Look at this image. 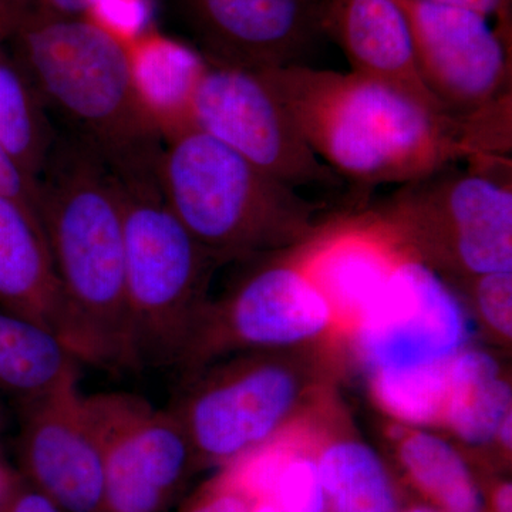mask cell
<instances>
[{
	"label": "cell",
	"mask_w": 512,
	"mask_h": 512,
	"mask_svg": "<svg viewBox=\"0 0 512 512\" xmlns=\"http://www.w3.org/2000/svg\"><path fill=\"white\" fill-rule=\"evenodd\" d=\"M114 174L123 211L127 306L137 369H178L210 302L208 284L220 261L171 210L156 167Z\"/></svg>",
	"instance_id": "cell-5"
},
{
	"label": "cell",
	"mask_w": 512,
	"mask_h": 512,
	"mask_svg": "<svg viewBox=\"0 0 512 512\" xmlns=\"http://www.w3.org/2000/svg\"><path fill=\"white\" fill-rule=\"evenodd\" d=\"M510 160L448 165L366 210L406 254L446 281L512 271Z\"/></svg>",
	"instance_id": "cell-6"
},
{
	"label": "cell",
	"mask_w": 512,
	"mask_h": 512,
	"mask_svg": "<svg viewBox=\"0 0 512 512\" xmlns=\"http://www.w3.org/2000/svg\"><path fill=\"white\" fill-rule=\"evenodd\" d=\"M0 43V147L30 177L39 178L56 134L28 74Z\"/></svg>",
	"instance_id": "cell-23"
},
{
	"label": "cell",
	"mask_w": 512,
	"mask_h": 512,
	"mask_svg": "<svg viewBox=\"0 0 512 512\" xmlns=\"http://www.w3.org/2000/svg\"><path fill=\"white\" fill-rule=\"evenodd\" d=\"M86 18L126 45L156 29L153 0H96Z\"/></svg>",
	"instance_id": "cell-27"
},
{
	"label": "cell",
	"mask_w": 512,
	"mask_h": 512,
	"mask_svg": "<svg viewBox=\"0 0 512 512\" xmlns=\"http://www.w3.org/2000/svg\"><path fill=\"white\" fill-rule=\"evenodd\" d=\"M0 512H63L26 481L9 480L0 494Z\"/></svg>",
	"instance_id": "cell-30"
},
{
	"label": "cell",
	"mask_w": 512,
	"mask_h": 512,
	"mask_svg": "<svg viewBox=\"0 0 512 512\" xmlns=\"http://www.w3.org/2000/svg\"><path fill=\"white\" fill-rule=\"evenodd\" d=\"M20 2H22V0H20Z\"/></svg>",
	"instance_id": "cell-39"
},
{
	"label": "cell",
	"mask_w": 512,
	"mask_h": 512,
	"mask_svg": "<svg viewBox=\"0 0 512 512\" xmlns=\"http://www.w3.org/2000/svg\"><path fill=\"white\" fill-rule=\"evenodd\" d=\"M510 413L512 387L497 357L484 349L461 350L451 360L443 427L467 446L484 447L494 443Z\"/></svg>",
	"instance_id": "cell-19"
},
{
	"label": "cell",
	"mask_w": 512,
	"mask_h": 512,
	"mask_svg": "<svg viewBox=\"0 0 512 512\" xmlns=\"http://www.w3.org/2000/svg\"><path fill=\"white\" fill-rule=\"evenodd\" d=\"M194 128L291 187H338L261 72L208 62L192 111Z\"/></svg>",
	"instance_id": "cell-10"
},
{
	"label": "cell",
	"mask_w": 512,
	"mask_h": 512,
	"mask_svg": "<svg viewBox=\"0 0 512 512\" xmlns=\"http://www.w3.org/2000/svg\"><path fill=\"white\" fill-rule=\"evenodd\" d=\"M0 309L39 323L86 362L35 212L0 197Z\"/></svg>",
	"instance_id": "cell-17"
},
{
	"label": "cell",
	"mask_w": 512,
	"mask_h": 512,
	"mask_svg": "<svg viewBox=\"0 0 512 512\" xmlns=\"http://www.w3.org/2000/svg\"><path fill=\"white\" fill-rule=\"evenodd\" d=\"M37 194V180L26 174L0 147V197L18 202L36 214Z\"/></svg>",
	"instance_id": "cell-29"
},
{
	"label": "cell",
	"mask_w": 512,
	"mask_h": 512,
	"mask_svg": "<svg viewBox=\"0 0 512 512\" xmlns=\"http://www.w3.org/2000/svg\"><path fill=\"white\" fill-rule=\"evenodd\" d=\"M443 5L458 6L480 13L487 19H495V30L505 42L512 39V0H430Z\"/></svg>",
	"instance_id": "cell-31"
},
{
	"label": "cell",
	"mask_w": 512,
	"mask_h": 512,
	"mask_svg": "<svg viewBox=\"0 0 512 512\" xmlns=\"http://www.w3.org/2000/svg\"><path fill=\"white\" fill-rule=\"evenodd\" d=\"M412 35L427 89L448 116H476L511 97V45L490 19L430 0H394Z\"/></svg>",
	"instance_id": "cell-12"
},
{
	"label": "cell",
	"mask_w": 512,
	"mask_h": 512,
	"mask_svg": "<svg viewBox=\"0 0 512 512\" xmlns=\"http://www.w3.org/2000/svg\"><path fill=\"white\" fill-rule=\"evenodd\" d=\"M42 225L86 363L138 372L131 340L119 181L99 153L56 138L37 178Z\"/></svg>",
	"instance_id": "cell-2"
},
{
	"label": "cell",
	"mask_w": 512,
	"mask_h": 512,
	"mask_svg": "<svg viewBox=\"0 0 512 512\" xmlns=\"http://www.w3.org/2000/svg\"><path fill=\"white\" fill-rule=\"evenodd\" d=\"M9 480L10 478L6 477L5 474L2 473V470H0V494L5 490L6 484L9 483Z\"/></svg>",
	"instance_id": "cell-38"
},
{
	"label": "cell",
	"mask_w": 512,
	"mask_h": 512,
	"mask_svg": "<svg viewBox=\"0 0 512 512\" xmlns=\"http://www.w3.org/2000/svg\"><path fill=\"white\" fill-rule=\"evenodd\" d=\"M407 476L443 512H483L484 500L467 461L450 441L417 427H393Z\"/></svg>",
	"instance_id": "cell-21"
},
{
	"label": "cell",
	"mask_w": 512,
	"mask_h": 512,
	"mask_svg": "<svg viewBox=\"0 0 512 512\" xmlns=\"http://www.w3.org/2000/svg\"><path fill=\"white\" fill-rule=\"evenodd\" d=\"M79 363L55 333L0 309V392L16 403L77 382Z\"/></svg>",
	"instance_id": "cell-20"
},
{
	"label": "cell",
	"mask_w": 512,
	"mask_h": 512,
	"mask_svg": "<svg viewBox=\"0 0 512 512\" xmlns=\"http://www.w3.org/2000/svg\"><path fill=\"white\" fill-rule=\"evenodd\" d=\"M18 409L26 483L63 512H104L103 458L77 382L20 402Z\"/></svg>",
	"instance_id": "cell-13"
},
{
	"label": "cell",
	"mask_w": 512,
	"mask_h": 512,
	"mask_svg": "<svg viewBox=\"0 0 512 512\" xmlns=\"http://www.w3.org/2000/svg\"><path fill=\"white\" fill-rule=\"evenodd\" d=\"M494 512H512V485L510 481L501 483L493 494Z\"/></svg>",
	"instance_id": "cell-34"
},
{
	"label": "cell",
	"mask_w": 512,
	"mask_h": 512,
	"mask_svg": "<svg viewBox=\"0 0 512 512\" xmlns=\"http://www.w3.org/2000/svg\"><path fill=\"white\" fill-rule=\"evenodd\" d=\"M271 503L276 512H326L316 456H311L305 446L286 461Z\"/></svg>",
	"instance_id": "cell-25"
},
{
	"label": "cell",
	"mask_w": 512,
	"mask_h": 512,
	"mask_svg": "<svg viewBox=\"0 0 512 512\" xmlns=\"http://www.w3.org/2000/svg\"><path fill=\"white\" fill-rule=\"evenodd\" d=\"M301 244L265 255L224 299L208 302L178 366L184 377L224 353L285 350L335 332L329 305L303 265Z\"/></svg>",
	"instance_id": "cell-8"
},
{
	"label": "cell",
	"mask_w": 512,
	"mask_h": 512,
	"mask_svg": "<svg viewBox=\"0 0 512 512\" xmlns=\"http://www.w3.org/2000/svg\"><path fill=\"white\" fill-rule=\"evenodd\" d=\"M8 37L12 56L70 136L114 171L156 167L163 138L134 94L126 43L92 19L50 15L26 0Z\"/></svg>",
	"instance_id": "cell-3"
},
{
	"label": "cell",
	"mask_w": 512,
	"mask_h": 512,
	"mask_svg": "<svg viewBox=\"0 0 512 512\" xmlns=\"http://www.w3.org/2000/svg\"><path fill=\"white\" fill-rule=\"evenodd\" d=\"M127 46L134 94L163 143L194 128L195 96L208 69L204 55L157 29Z\"/></svg>",
	"instance_id": "cell-18"
},
{
	"label": "cell",
	"mask_w": 512,
	"mask_h": 512,
	"mask_svg": "<svg viewBox=\"0 0 512 512\" xmlns=\"http://www.w3.org/2000/svg\"><path fill=\"white\" fill-rule=\"evenodd\" d=\"M466 289L471 305L485 329L498 340L512 339V271L456 279Z\"/></svg>",
	"instance_id": "cell-26"
},
{
	"label": "cell",
	"mask_w": 512,
	"mask_h": 512,
	"mask_svg": "<svg viewBox=\"0 0 512 512\" xmlns=\"http://www.w3.org/2000/svg\"><path fill=\"white\" fill-rule=\"evenodd\" d=\"M184 377L170 407L198 464H231L293 426L311 399V377L278 350H259Z\"/></svg>",
	"instance_id": "cell-7"
},
{
	"label": "cell",
	"mask_w": 512,
	"mask_h": 512,
	"mask_svg": "<svg viewBox=\"0 0 512 512\" xmlns=\"http://www.w3.org/2000/svg\"><path fill=\"white\" fill-rule=\"evenodd\" d=\"M156 175L171 210L220 262L296 247L323 205L191 128L164 141Z\"/></svg>",
	"instance_id": "cell-4"
},
{
	"label": "cell",
	"mask_w": 512,
	"mask_h": 512,
	"mask_svg": "<svg viewBox=\"0 0 512 512\" xmlns=\"http://www.w3.org/2000/svg\"><path fill=\"white\" fill-rule=\"evenodd\" d=\"M322 26L348 59L350 72L448 116L421 77L409 25L394 0H323Z\"/></svg>",
	"instance_id": "cell-16"
},
{
	"label": "cell",
	"mask_w": 512,
	"mask_h": 512,
	"mask_svg": "<svg viewBox=\"0 0 512 512\" xmlns=\"http://www.w3.org/2000/svg\"><path fill=\"white\" fill-rule=\"evenodd\" d=\"M210 63L252 72L305 66L325 40L323 0H178Z\"/></svg>",
	"instance_id": "cell-14"
},
{
	"label": "cell",
	"mask_w": 512,
	"mask_h": 512,
	"mask_svg": "<svg viewBox=\"0 0 512 512\" xmlns=\"http://www.w3.org/2000/svg\"><path fill=\"white\" fill-rule=\"evenodd\" d=\"M261 73L316 157L357 188L400 187L478 158L460 121L369 77L311 64Z\"/></svg>",
	"instance_id": "cell-1"
},
{
	"label": "cell",
	"mask_w": 512,
	"mask_h": 512,
	"mask_svg": "<svg viewBox=\"0 0 512 512\" xmlns=\"http://www.w3.org/2000/svg\"><path fill=\"white\" fill-rule=\"evenodd\" d=\"M259 503L228 470L192 495L180 512H254Z\"/></svg>",
	"instance_id": "cell-28"
},
{
	"label": "cell",
	"mask_w": 512,
	"mask_h": 512,
	"mask_svg": "<svg viewBox=\"0 0 512 512\" xmlns=\"http://www.w3.org/2000/svg\"><path fill=\"white\" fill-rule=\"evenodd\" d=\"M84 403L103 458L104 512L164 511L198 466L183 424L136 394Z\"/></svg>",
	"instance_id": "cell-9"
},
{
	"label": "cell",
	"mask_w": 512,
	"mask_h": 512,
	"mask_svg": "<svg viewBox=\"0 0 512 512\" xmlns=\"http://www.w3.org/2000/svg\"><path fill=\"white\" fill-rule=\"evenodd\" d=\"M350 340L367 372L441 365L468 348L470 320L456 292L404 252Z\"/></svg>",
	"instance_id": "cell-11"
},
{
	"label": "cell",
	"mask_w": 512,
	"mask_h": 512,
	"mask_svg": "<svg viewBox=\"0 0 512 512\" xmlns=\"http://www.w3.org/2000/svg\"><path fill=\"white\" fill-rule=\"evenodd\" d=\"M450 362L367 372L370 396L384 414L407 427L443 426Z\"/></svg>",
	"instance_id": "cell-24"
},
{
	"label": "cell",
	"mask_w": 512,
	"mask_h": 512,
	"mask_svg": "<svg viewBox=\"0 0 512 512\" xmlns=\"http://www.w3.org/2000/svg\"><path fill=\"white\" fill-rule=\"evenodd\" d=\"M403 512H443L439 508L431 507V505H412Z\"/></svg>",
	"instance_id": "cell-36"
},
{
	"label": "cell",
	"mask_w": 512,
	"mask_h": 512,
	"mask_svg": "<svg viewBox=\"0 0 512 512\" xmlns=\"http://www.w3.org/2000/svg\"><path fill=\"white\" fill-rule=\"evenodd\" d=\"M96 0H36L37 8L63 18H86Z\"/></svg>",
	"instance_id": "cell-32"
},
{
	"label": "cell",
	"mask_w": 512,
	"mask_h": 512,
	"mask_svg": "<svg viewBox=\"0 0 512 512\" xmlns=\"http://www.w3.org/2000/svg\"><path fill=\"white\" fill-rule=\"evenodd\" d=\"M495 443L500 446L505 454L510 456L512 450V413L508 414L498 427Z\"/></svg>",
	"instance_id": "cell-35"
},
{
	"label": "cell",
	"mask_w": 512,
	"mask_h": 512,
	"mask_svg": "<svg viewBox=\"0 0 512 512\" xmlns=\"http://www.w3.org/2000/svg\"><path fill=\"white\" fill-rule=\"evenodd\" d=\"M316 463L328 512H399L392 478L379 454L363 441L325 444Z\"/></svg>",
	"instance_id": "cell-22"
},
{
	"label": "cell",
	"mask_w": 512,
	"mask_h": 512,
	"mask_svg": "<svg viewBox=\"0 0 512 512\" xmlns=\"http://www.w3.org/2000/svg\"><path fill=\"white\" fill-rule=\"evenodd\" d=\"M20 3L18 0H0V43H3L5 42V39H8L10 26H12L13 22V16H15Z\"/></svg>",
	"instance_id": "cell-33"
},
{
	"label": "cell",
	"mask_w": 512,
	"mask_h": 512,
	"mask_svg": "<svg viewBox=\"0 0 512 512\" xmlns=\"http://www.w3.org/2000/svg\"><path fill=\"white\" fill-rule=\"evenodd\" d=\"M254 512H276V510L271 501H261V503L256 505Z\"/></svg>",
	"instance_id": "cell-37"
},
{
	"label": "cell",
	"mask_w": 512,
	"mask_h": 512,
	"mask_svg": "<svg viewBox=\"0 0 512 512\" xmlns=\"http://www.w3.org/2000/svg\"><path fill=\"white\" fill-rule=\"evenodd\" d=\"M403 254L366 211L326 222L302 242L303 265L329 305L336 333L352 335Z\"/></svg>",
	"instance_id": "cell-15"
}]
</instances>
